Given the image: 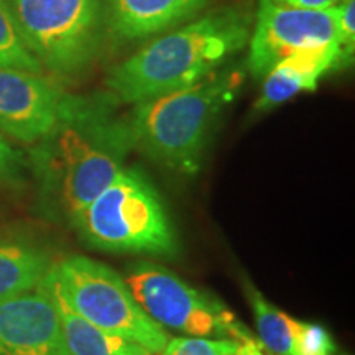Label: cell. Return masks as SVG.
I'll return each mask as SVG.
<instances>
[{"mask_svg": "<svg viewBox=\"0 0 355 355\" xmlns=\"http://www.w3.org/2000/svg\"><path fill=\"white\" fill-rule=\"evenodd\" d=\"M337 66H343L337 42L285 58L265 74L255 109L272 110L300 92L314 91L324 74Z\"/></svg>", "mask_w": 355, "mask_h": 355, "instance_id": "7c38bea8", "label": "cell"}, {"mask_svg": "<svg viewBox=\"0 0 355 355\" xmlns=\"http://www.w3.org/2000/svg\"><path fill=\"white\" fill-rule=\"evenodd\" d=\"M162 355H263L259 340L207 339V337H175L168 339Z\"/></svg>", "mask_w": 355, "mask_h": 355, "instance_id": "e0dca14e", "label": "cell"}, {"mask_svg": "<svg viewBox=\"0 0 355 355\" xmlns=\"http://www.w3.org/2000/svg\"><path fill=\"white\" fill-rule=\"evenodd\" d=\"M254 17L243 3L225 6L168 32L122 63L105 79L110 96L123 104L170 94L219 69L250 38Z\"/></svg>", "mask_w": 355, "mask_h": 355, "instance_id": "7a4b0ae2", "label": "cell"}, {"mask_svg": "<svg viewBox=\"0 0 355 355\" xmlns=\"http://www.w3.org/2000/svg\"><path fill=\"white\" fill-rule=\"evenodd\" d=\"M0 68L42 73L43 68L21 37L8 0H0Z\"/></svg>", "mask_w": 355, "mask_h": 355, "instance_id": "2e32d148", "label": "cell"}, {"mask_svg": "<svg viewBox=\"0 0 355 355\" xmlns=\"http://www.w3.org/2000/svg\"><path fill=\"white\" fill-rule=\"evenodd\" d=\"M40 141L35 163L43 186L69 220L112 183L135 148L128 121L109 104L71 96Z\"/></svg>", "mask_w": 355, "mask_h": 355, "instance_id": "6da1fadb", "label": "cell"}, {"mask_svg": "<svg viewBox=\"0 0 355 355\" xmlns=\"http://www.w3.org/2000/svg\"><path fill=\"white\" fill-rule=\"evenodd\" d=\"M24 175V158L0 133V183L19 184Z\"/></svg>", "mask_w": 355, "mask_h": 355, "instance_id": "ffe728a7", "label": "cell"}, {"mask_svg": "<svg viewBox=\"0 0 355 355\" xmlns=\"http://www.w3.org/2000/svg\"><path fill=\"white\" fill-rule=\"evenodd\" d=\"M46 279L86 321L141 345L152 355L165 349L170 339L165 327L145 313L125 279L107 265L81 255L68 257L51 266Z\"/></svg>", "mask_w": 355, "mask_h": 355, "instance_id": "5b68a950", "label": "cell"}, {"mask_svg": "<svg viewBox=\"0 0 355 355\" xmlns=\"http://www.w3.org/2000/svg\"><path fill=\"white\" fill-rule=\"evenodd\" d=\"M53 266L50 255L26 243H0V300L33 290Z\"/></svg>", "mask_w": 355, "mask_h": 355, "instance_id": "5bb4252c", "label": "cell"}, {"mask_svg": "<svg viewBox=\"0 0 355 355\" xmlns=\"http://www.w3.org/2000/svg\"><path fill=\"white\" fill-rule=\"evenodd\" d=\"M245 293L254 311L261 347L270 355H293V337L298 321L270 303L250 283H245Z\"/></svg>", "mask_w": 355, "mask_h": 355, "instance_id": "9a60e30c", "label": "cell"}, {"mask_svg": "<svg viewBox=\"0 0 355 355\" xmlns=\"http://www.w3.org/2000/svg\"><path fill=\"white\" fill-rule=\"evenodd\" d=\"M24 42L42 68L76 76L99 53L105 0H8Z\"/></svg>", "mask_w": 355, "mask_h": 355, "instance_id": "8992f818", "label": "cell"}, {"mask_svg": "<svg viewBox=\"0 0 355 355\" xmlns=\"http://www.w3.org/2000/svg\"><path fill=\"white\" fill-rule=\"evenodd\" d=\"M71 224L84 243L97 250L158 257L178 252L162 198L137 168H123Z\"/></svg>", "mask_w": 355, "mask_h": 355, "instance_id": "277c9868", "label": "cell"}, {"mask_svg": "<svg viewBox=\"0 0 355 355\" xmlns=\"http://www.w3.org/2000/svg\"><path fill=\"white\" fill-rule=\"evenodd\" d=\"M42 285L46 288L56 304L69 355H152L141 345L123 339L121 336L110 334L79 316L76 311L71 309L68 303L61 298L60 293L48 282L46 277L42 279Z\"/></svg>", "mask_w": 355, "mask_h": 355, "instance_id": "4fadbf2b", "label": "cell"}, {"mask_svg": "<svg viewBox=\"0 0 355 355\" xmlns=\"http://www.w3.org/2000/svg\"><path fill=\"white\" fill-rule=\"evenodd\" d=\"M241 83L239 71H214L193 86L135 104L128 119L133 146L168 170L196 175L217 117Z\"/></svg>", "mask_w": 355, "mask_h": 355, "instance_id": "3957f363", "label": "cell"}, {"mask_svg": "<svg viewBox=\"0 0 355 355\" xmlns=\"http://www.w3.org/2000/svg\"><path fill=\"white\" fill-rule=\"evenodd\" d=\"M248 40V69L254 78L263 79L285 58L337 42L336 7L303 8L278 0H259Z\"/></svg>", "mask_w": 355, "mask_h": 355, "instance_id": "ba28073f", "label": "cell"}, {"mask_svg": "<svg viewBox=\"0 0 355 355\" xmlns=\"http://www.w3.org/2000/svg\"><path fill=\"white\" fill-rule=\"evenodd\" d=\"M334 7L340 61L347 66L355 50V0H339Z\"/></svg>", "mask_w": 355, "mask_h": 355, "instance_id": "d6986e66", "label": "cell"}, {"mask_svg": "<svg viewBox=\"0 0 355 355\" xmlns=\"http://www.w3.org/2000/svg\"><path fill=\"white\" fill-rule=\"evenodd\" d=\"M278 2L303 8H327L336 6L339 0H278Z\"/></svg>", "mask_w": 355, "mask_h": 355, "instance_id": "44dd1931", "label": "cell"}, {"mask_svg": "<svg viewBox=\"0 0 355 355\" xmlns=\"http://www.w3.org/2000/svg\"><path fill=\"white\" fill-rule=\"evenodd\" d=\"M66 94L42 73L0 68V133L35 144L55 127Z\"/></svg>", "mask_w": 355, "mask_h": 355, "instance_id": "9c48e42d", "label": "cell"}, {"mask_svg": "<svg viewBox=\"0 0 355 355\" xmlns=\"http://www.w3.org/2000/svg\"><path fill=\"white\" fill-rule=\"evenodd\" d=\"M209 0H105V26L133 42L165 33L196 17Z\"/></svg>", "mask_w": 355, "mask_h": 355, "instance_id": "8fae6325", "label": "cell"}, {"mask_svg": "<svg viewBox=\"0 0 355 355\" xmlns=\"http://www.w3.org/2000/svg\"><path fill=\"white\" fill-rule=\"evenodd\" d=\"M336 344L329 332L313 322H296L293 337V355H331Z\"/></svg>", "mask_w": 355, "mask_h": 355, "instance_id": "ac0fdd59", "label": "cell"}, {"mask_svg": "<svg viewBox=\"0 0 355 355\" xmlns=\"http://www.w3.org/2000/svg\"><path fill=\"white\" fill-rule=\"evenodd\" d=\"M125 282L145 313L162 327L194 337L242 343L257 339L220 300L188 285L163 266L141 261L128 272Z\"/></svg>", "mask_w": 355, "mask_h": 355, "instance_id": "52a82bcc", "label": "cell"}, {"mask_svg": "<svg viewBox=\"0 0 355 355\" xmlns=\"http://www.w3.org/2000/svg\"><path fill=\"white\" fill-rule=\"evenodd\" d=\"M0 355H69L56 304L42 283L0 300Z\"/></svg>", "mask_w": 355, "mask_h": 355, "instance_id": "30bf717a", "label": "cell"}]
</instances>
